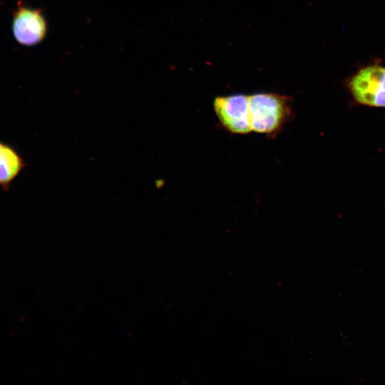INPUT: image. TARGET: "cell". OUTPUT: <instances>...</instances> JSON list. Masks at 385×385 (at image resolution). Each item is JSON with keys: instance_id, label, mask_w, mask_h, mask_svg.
Instances as JSON below:
<instances>
[{"instance_id": "obj_4", "label": "cell", "mask_w": 385, "mask_h": 385, "mask_svg": "<svg viewBox=\"0 0 385 385\" xmlns=\"http://www.w3.org/2000/svg\"><path fill=\"white\" fill-rule=\"evenodd\" d=\"M46 30V23L40 11L21 8L16 13L13 33L19 43L26 46L36 44L45 37Z\"/></svg>"}, {"instance_id": "obj_1", "label": "cell", "mask_w": 385, "mask_h": 385, "mask_svg": "<svg viewBox=\"0 0 385 385\" xmlns=\"http://www.w3.org/2000/svg\"><path fill=\"white\" fill-rule=\"evenodd\" d=\"M249 97V120L252 131L276 135L293 115L292 100L276 93H257Z\"/></svg>"}, {"instance_id": "obj_3", "label": "cell", "mask_w": 385, "mask_h": 385, "mask_svg": "<svg viewBox=\"0 0 385 385\" xmlns=\"http://www.w3.org/2000/svg\"><path fill=\"white\" fill-rule=\"evenodd\" d=\"M349 86L358 102L372 106H385L384 67L364 68L353 76Z\"/></svg>"}, {"instance_id": "obj_2", "label": "cell", "mask_w": 385, "mask_h": 385, "mask_svg": "<svg viewBox=\"0 0 385 385\" xmlns=\"http://www.w3.org/2000/svg\"><path fill=\"white\" fill-rule=\"evenodd\" d=\"M249 97L245 94L217 96L213 100L215 113L220 125L232 134L252 132L249 120Z\"/></svg>"}, {"instance_id": "obj_5", "label": "cell", "mask_w": 385, "mask_h": 385, "mask_svg": "<svg viewBox=\"0 0 385 385\" xmlns=\"http://www.w3.org/2000/svg\"><path fill=\"white\" fill-rule=\"evenodd\" d=\"M26 164L17 151L0 140V186L6 190Z\"/></svg>"}]
</instances>
